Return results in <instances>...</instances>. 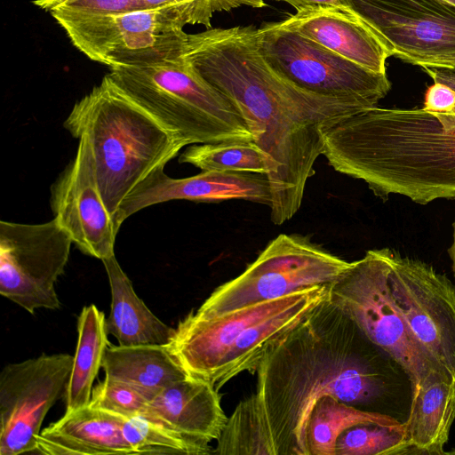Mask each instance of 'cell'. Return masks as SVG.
I'll return each mask as SVG.
<instances>
[{
	"label": "cell",
	"mask_w": 455,
	"mask_h": 455,
	"mask_svg": "<svg viewBox=\"0 0 455 455\" xmlns=\"http://www.w3.org/2000/svg\"><path fill=\"white\" fill-rule=\"evenodd\" d=\"M73 241L53 218L40 224L0 221V294L29 314L60 307L55 283Z\"/></svg>",
	"instance_id": "obj_10"
},
{
	"label": "cell",
	"mask_w": 455,
	"mask_h": 455,
	"mask_svg": "<svg viewBox=\"0 0 455 455\" xmlns=\"http://www.w3.org/2000/svg\"><path fill=\"white\" fill-rule=\"evenodd\" d=\"M322 139L328 164L377 196L420 204L455 197V112L377 106L337 121Z\"/></svg>",
	"instance_id": "obj_3"
},
{
	"label": "cell",
	"mask_w": 455,
	"mask_h": 455,
	"mask_svg": "<svg viewBox=\"0 0 455 455\" xmlns=\"http://www.w3.org/2000/svg\"><path fill=\"white\" fill-rule=\"evenodd\" d=\"M180 164H189L205 172H269L267 157L253 141H223L188 146L180 156Z\"/></svg>",
	"instance_id": "obj_24"
},
{
	"label": "cell",
	"mask_w": 455,
	"mask_h": 455,
	"mask_svg": "<svg viewBox=\"0 0 455 455\" xmlns=\"http://www.w3.org/2000/svg\"><path fill=\"white\" fill-rule=\"evenodd\" d=\"M148 403L149 399L134 387L104 379L93 387L89 405L130 419L143 414Z\"/></svg>",
	"instance_id": "obj_27"
},
{
	"label": "cell",
	"mask_w": 455,
	"mask_h": 455,
	"mask_svg": "<svg viewBox=\"0 0 455 455\" xmlns=\"http://www.w3.org/2000/svg\"><path fill=\"white\" fill-rule=\"evenodd\" d=\"M455 419V383L432 379L411 393V403L404 430L411 449L417 453L445 454Z\"/></svg>",
	"instance_id": "obj_21"
},
{
	"label": "cell",
	"mask_w": 455,
	"mask_h": 455,
	"mask_svg": "<svg viewBox=\"0 0 455 455\" xmlns=\"http://www.w3.org/2000/svg\"><path fill=\"white\" fill-rule=\"evenodd\" d=\"M125 419L90 405L66 412L37 436L36 453L45 455H136L125 439Z\"/></svg>",
	"instance_id": "obj_18"
},
{
	"label": "cell",
	"mask_w": 455,
	"mask_h": 455,
	"mask_svg": "<svg viewBox=\"0 0 455 455\" xmlns=\"http://www.w3.org/2000/svg\"><path fill=\"white\" fill-rule=\"evenodd\" d=\"M74 356L42 355L6 364L0 374V455L36 451L42 423L65 396Z\"/></svg>",
	"instance_id": "obj_12"
},
{
	"label": "cell",
	"mask_w": 455,
	"mask_h": 455,
	"mask_svg": "<svg viewBox=\"0 0 455 455\" xmlns=\"http://www.w3.org/2000/svg\"><path fill=\"white\" fill-rule=\"evenodd\" d=\"M123 433L136 455H209L214 451L211 444L181 434L142 414L125 419Z\"/></svg>",
	"instance_id": "obj_25"
},
{
	"label": "cell",
	"mask_w": 455,
	"mask_h": 455,
	"mask_svg": "<svg viewBox=\"0 0 455 455\" xmlns=\"http://www.w3.org/2000/svg\"><path fill=\"white\" fill-rule=\"evenodd\" d=\"M261 54L283 77L323 96L378 106L391 89L387 74L365 68L278 22L257 28Z\"/></svg>",
	"instance_id": "obj_9"
},
{
	"label": "cell",
	"mask_w": 455,
	"mask_h": 455,
	"mask_svg": "<svg viewBox=\"0 0 455 455\" xmlns=\"http://www.w3.org/2000/svg\"><path fill=\"white\" fill-rule=\"evenodd\" d=\"M110 70L112 81L183 147L253 140L237 108L184 57L159 65Z\"/></svg>",
	"instance_id": "obj_5"
},
{
	"label": "cell",
	"mask_w": 455,
	"mask_h": 455,
	"mask_svg": "<svg viewBox=\"0 0 455 455\" xmlns=\"http://www.w3.org/2000/svg\"><path fill=\"white\" fill-rule=\"evenodd\" d=\"M445 454H455V451H451V452H446V451H445Z\"/></svg>",
	"instance_id": "obj_36"
},
{
	"label": "cell",
	"mask_w": 455,
	"mask_h": 455,
	"mask_svg": "<svg viewBox=\"0 0 455 455\" xmlns=\"http://www.w3.org/2000/svg\"><path fill=\"white\" fill-rule=\"evenodd\" d=\"M55 9L69 13L95 16L121 15L148 10L142 0H68Z\"/></svg>",
	"instance_id": "obj_28"
},
{
	"label": "cell",
	"mask_w": 455,
	"mask_h": 455,
	"mask_svg": "<svg viewBox=\"0 0 455 455\" xmlns=\"http://www.w3.org/2000/svg\"><path fill=\"white\" fill-rule=\"evenodd\" d=\"M412 65L421 68H434L455 70V53L415 61Z\"/></svg>",
	"instance_id": "obj_30"
},
{
	"label": "cell",
	"mask_w": 455,
	"mask_h": 455,
	"mask_svg": "<svg viewBox=\"0 0 455 455\" xmlns=\"http://www.w3.org/2000/svg\"><path fill=\"white\" fill-rule=\"evenodd\" d=\"M434 82L443 83L455 90V71L443 68H422Z\"/></svg>",
	"instance_id": "obj_31"
},
{
	"label": "cell",
	"mask_w": 455,
	"mask_h": 455,
	"mask_svg": "<svg viewBox=\"0 0 455 455\" xmlns=\"http://www.w3.org/2000/svg\"><path fill=\"white\" fill-rule=\"evenodd\" d=\"M105 379L125 383L149 401L166 387L188 375L168 346H112L103 355Z\"/></svg>",
	"instance_id": "obj_20"
},
{
	"label": "cell",
	"mask_w": 455,
	"mask_h": 455,
	"mask_svg": "<svg viewBox=\"0 0 455 455\" xmlns=\"http://www.w3.org/2000/svg\"><path fill=\"white\" fill-rule=\"evenodd\" d=\"M391 56L413 64L455 53V6L441 0H343Z\"/></svg>",
	"instance_id": "obj_13"
},
{
	"label": "cell",
	"mask_w": 455,
	"mask_h": 455,
	"mask_svg": "<svg viewBox=\"0 0 455 455\" xmlns=\"http://www.w3.org/2000/svg\"><path fill=\"white\" fill-rule=\"evenodd\" d=\"M77 343L65 394L66 412L88 406L93 381L109 346L106 317L94 305L84 307L77 321Z\"/></svg>",
	"instance_id": "obj_22"
},
{
	"label": "cell",
	"mask_w": 455,
	"mask_h": 455,
	"mask_svg": "<svg viewBox=\"0 0 455 455\" xmlns=\"http://www.w3.org/2000/svg\"><path fill=\"white\" fill-rule=\"evenodd\" d=\"M280 2H284L293 8L296 11L306 8L308 6L315 5H333V6H346L343 0H275Z\"/></svg>",
	"instance_id": "obj_32"
},
{
	"label": "cell",
	"mask_w": 455,
	"mask_h": 455,
	"mask_svg": "<svg viewBox=\"0 0 455 455\" xmlns=\"http://www.w3.org/2000/svg\"><path fill=\"white\" fill-rule=\"evenodd\" d=\"M441 1H443L451 5L455 6V0H441Z\"/></svg>",
	"instance_id": "obj_35"
},
{
	"label": "cell",
	"mask_w": 455,
	"mask_h": 455,
	"mask_svg": "<svg viewBox=\"0 0 455 455\" xmlns=\"http://www.w3.org/2000/svg\"><path fill=\"white\" fill-rule=\"evenodd\" d=\"M68 1V0H35L34 4L36 6L50 12L62 5L64 3Z\"/></svg>",
	"instance_id": "obj_33"
},
{
	"label": "cell",
	"mask_w": 455,
	"mask_h": 455,
	"mask_svg": "<svg viewBox=\"0 0 455 455\" xmlns=\"http://www.w3.org/2000/svg\"><path fill=\"white\" fill-rule=\"evenodd\" d=\"M423 108L436 113H454L455 90L445 84L434 82L425 92Z\"/></svg>",
	"instance_id": "obj_29"
},
{
	"label": "cell",
	"mask_w": 455,
	"mask_h": 455,
	"mask_svg": "<svg viewBox=\"0 0 455 455\" xmlns=\"http://www.w3.org/2000/svg\"><path fill=\"white\" fill-rule=\"evenodd\" d=\"M389 283L412 336L455 383V287L429 264L391 250Z\"/></svg>",
	"instance_id": "obj_11"
},
{
	"label": "cell",
	"mask_w": 455,
	"mask_h": 455,
	"mask_svg": "<svg viewBox=\"0 0 455 455\" xmlns=\"http://www.w3.org/2000/svg\"><path fill=\"white\" fill-rule=\"evenodd\" d=\"M359 425L404 426L388 415L363 411L331 395H325L315 404L308 419V455H335L338 437L346 430Z\"/></svg>",
	"instance_id": "obj_23"
},
{
	"label": "cell",
	"mask_w": 455,
	"mask_h": 455,
	"mask_svg": "<svg viewBox=\"0 0 455 455\" xmlns=\"http://www.w3.org/2000/svg\"><path fill=\"white\" fill-rule=\"evenodd\" d=\"M390 254L388 248L367 251L327 286V297L402 368L411 393L432 379L453 382L416 341L397 308L389 283Z\"/></svg>",
	"instance_id": "obj_7"
},
{
	"label": "cell",
	"mask_w": 455,
	"mask_h": 455,
	"mask_svg": "<svg viewBox=\"0 0 455 455\" xmlns=\"http://www.w3.org/2000/svg\"><path fill=\"white\" fill-rule=\"evenodd\" d=\"M220 400L215 387L188 376L155 395L142 415L210 444L219 440L228 418Z\"/></svg>",
	"instance_id": "obj_17"
},
{
	"label": "cell",
	"mask_w": 455,
	"mask_h": 455,
	"mask_svg": "<svg viewBox=\"0 0 455 455\" xmlns=\"http://www.w3.org/2000/svg\"><path fill=\"white\" fill-rule=\"evenodd\" d=\"M454 230H453V242L451 247L450 249V254L452 260V269L455 276V222H454Z\"/></svg>",
	"instance_id": "obj_34"
},
{
	"label": "cell",
	"mask_w": 455,
	"mask_h": 455,
	"mask_svg": "<svg viewBox=\"0 0 455 455\" xmlns=\"http://www.w3.org/2000/svg\"><path fill=\"white\" fill-rule=\"evenodd\" d=\"M102 262L111 290L110 313L106 319L108 334L114 336L120 346H168L175 328L156 317L136 294L115 255Z\"/></svg>",
	"instance_id": "obj_19"
},
{
	"label": "cell",
	"mask_w": 455,
	"mask_h": 455,
	"mask_svg": "<svg viewBox=\"0 0 455 455\" xmlns=\"http://www.w3.org/2000/svg\"><path fill=\"white\" fill-rule=\"evenodd\" d=\"M364 339L326 296L265 354L255 392L228 418L213 454L308 455L307 422L319 399L353 404L384 391Z\"/></svg>",
	"instance_id": "obj_1"
},
{
	"label": "cell",
	"mask_w": 455,
	"mask_h": 455,
	"mask_svg": "<svg viewBox=\"0 0 455 455\" xmlns=\"http://www.w3.org/2000/svg\"><path fill=\"white\" fill-rule=\"evenodd\" d=\"M183 57L243 116L267 160L271 221L283 224L301 206L323 155V131L370 108L306 91L283 77L261 54L251 25L188 34Z\"/></svg>",
	"instance_id": "obj_2"
},
{
	"label": "cell",
	"mask_w": 455,
	"mask_h": 455,
	"mask_svg": "<svg viewBox=\"0 0 455 455\" xmlns=\"http://www.w3.org/2000/svg\"><path fill=\"white\" fill-rule=\"evenodd\" d=\"M63 125L74 138L87 140L97 184L112 219L140 181L184 148L108 75L74 105Z\"/></svg>",
	"instance_id": "obj_4"
},
{
	"label": "cell",
	"mask_w": 455,
	"mask_h": 455,
	"mask_svg": "<svg viewBox=\"0 0 455 455\" xmlns=\"http://www.w3.org/2000/svg\"><path fill=\"white\" fill-rule=\"evenodd\" d=\"M235 8L225 1L201 0L121 15H82L57 9L50 12L80 52L111 68L180 60L188 36L185 26L211 28L215 12Z\"/></svg>",
	"instance_id": "obj_6"
},
{
	"label": "cell",
	"mask_w": 455,
	"mask_h": 455,
	"mask_svg": "<svg viewBox=\"0 0 455 455\" xmlns=\"http://www.w3.org/2000/svg\"><path fill=\"white\" fill-rule=\"evenodd\" d=\"M404 426L359 425L337 439L335 455H394L410 453Z\"/></svg>",
	"instance_id": "obj_26"
},
{
	"label": "cell",
	"mask_w": 455,
	"mask_h": 455,
	"mask_svg": "<svg viewBox=\"0 0 455 455\" xmlns=\"http://www.w3.org/2000/svg\"><path fill=\"white\" fill-rule=\"evenodd\" d=\"M240 199L269 206L270 185L266 174L241 172H205L174 179L164 165L151 172L122 201L113 220L117 230L123 222L148 206L172 200L219 203Z\"/></svg>",
	"instance_id": "obj_15"
},
{
	"label": "cell",
	"mask_w": 455,
	"mask_h": 455,
	"mask_svg": "<svg viewBox=\"0 0 455 455\" xmlns=\"http://www.w3.org/2000/svg\"><path fill=\"white\" fill-rule=\"evenodd\" d=\"M335 53L376 73L391 57L379 38L347 6L315 5L278 21Z\"/></svg>",
	"instance_id": "obj_16"
},
{
	"label": "cell",
	"mask_w": 455,
	"mask_h": 455,
	"mask_svg": "<svg viewBox=\"0 0 455 455\" xmlns=\"http://www.w3.org/2000/svg\"><path fill=\"white\" fill-rule=\"evenodd\" d=\"M51 207L83 253L101 260L115 255L118 230L102 200L91 148L83 138L75 158L52 186Z\"/></svg>",
	"instance_id": "obj_14"
},
{
	"label": "cell",
	"mask_w": 455,
	"mask_h": 455,
	"mask_svg": "<svg viewBox=\"0 0 455 455\" xmlns=\"http://www.w3.org/2000/svg\"><path fill=\"white\" fill-rule=\"evenodd\" d=\"M350 264L307 236L280 234L239 275L214 289L194 312L214 316L307 288L328 286Z\"/></svg>",
	"instance_id": "obj_8"
}]
</instances>
